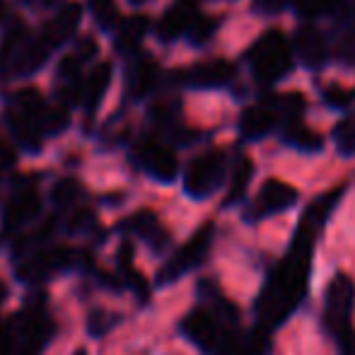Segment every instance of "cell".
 Wrapping results in <instances>:
<instances>
[{"label":"cell","instance_id":"7","mask_svg":"<svg viewBox=\"0 0 355 355\" xmlns=\"http://www.w3.org/2000/svg\"><path fill=\"white\" fill-rule=\"evenodd\" d=\"M297 203V191L290 184L281 182V179H268L261 189H259L257 198H254L252 208H249V220H263L271 218L276 213H283Z\"/></svg>","mask_w":355,"mask_h":355},{"label":"cell","instance_id":"27","mask_svg":"<svg viewBox=\"0 0 355 355\" xmlns=\"http://www.w3.org/2000/svg\"><path fill=\"white\" fill-rule=\"evenodd\" d=\"M215 27H218V22H215V19L198 17L196 22H193V27L189 29V32H191V42H193V44H206L208 39L213 37Z\"/></svg>","mask_w":355,"mask_h":355},{"label":"cell","instance_id":"34","mask_svg":"<svg viewBox=\"0 0 355 355\" xmlns=\"http://www.w3.org/2000/svg\"><path fill=\"white\" fill-rule=\"evenodd\" d=\"M92 223H94L92 213H89V211H83V213H78V215H75V218L71 220V230H75V232H78V230H87Z\"/></svg>","mask_w":355,"mask_h":355},{"label":"cell","instance_id":"2","mask_svg":"<svg viewBox=\"0 0 355 355\" xmlns=\"http://www.w3.org/2000/svg\"><path fill=\"white\" fill-rule=\"evenodd\" d=\"M249 63L257 80L261 83H278L293 68V46L283 32L271 29L266 32L249 51Z\"/></svg>","mask_w":355,"mask_h":355},{"label":"cell","instance_id":"9","mask_svg":"<svg viewBox=\"0 0 355 355\" xmlns=\"http://www.w3.org/2000/svg\"><path fill=\"white\" fill-rule=\"evenodd\" d=\"M290 46H293V53H297V58L307 68H322L329 58L327 39L314 27H300Z\"/></svg>","mask_w":355,"mask_h":355},{"label":"cell","instance_id":"5","mask_svg":"<svg viewBox=\"0 0 355 355\" xmlns=\"http://www.w3.org/2000/svg\"><path fill=\"white\" fill-rule=\"evenodd\" d=\"M213 232H215V225L213 223H206L162 268H159V276H157V285H167V283H174L189 273L191 268L201 266L203 259H206L208 249L213 244Z\"/></svg>","mask_w":355,"mask_h":355},{"label":"cell","instance_id":"37","mask_svg":"<svg viewBox=\"0 0 355 355\" xmlns=\"http://www.w3.org/2000/svg\"><path fill=\"white\" fill-rule=\"evenodd\" d=\"M73 355H87V351H83V348H78V351H75Z\"/></svg>","mask_w":355,"mask_h":355},{"label":"cell","instance_id":"35","mask_svg":"<svg viewBox=\"0 0 355 355\" xmlns=\"http://www.w3.org/2000/svg\"><path fill=\"white\" fill-rule=\"evenodd\" d=\"M94 51H97V44H94L92 39H85V42L80 44V49H78V53H83V58H89Z\"/></svg>","mask_w":355,"mask_h":355},{"label":"cell","instance_id":"21","mask_svg":"<svg viewBox=\"0 0 355 355\" xmlns=\"http://www.w3.org/2000/svg\"><path fill=\"white\" fill-rule=\"evenodd\" d=\"M109 80H112V63H102L97 66V71L89 75L87 80V104L89 107H97L102 102L104 92L109 87Z\"/></svg>","mask_w":355,"mask_h":355},{"label":"cell","instance_id":"16","mask_svg":"<svg viewBox=\"0 0 355 355\" xmlns=\"http://www.w3.org/2000/svg\"><path fill=\"white\" fill-rule=\"evenodd\" d=\"M39 208H42V201L34 191H22L8 203L5 208V215H3V225L8 230H15L19 225H24L27 220L37 218Z\"/></svg>","mask_w":355,"mask_h":355},{"label":"cell","instance_id":"30","mask_svg":"<svg viewBox=\"0 0 355 355\" xmlns=\"http://www.w3.org/2000/svg\"><path fill=\"white\" fill-rule=\"evenodd\" d=\"M290 0H252V10L259 15H266V17H271V15H278L283 12L285 8H288Z\"/></svg>","mask_w":355,"mask_h":355},{"label":"cell","instance_id":"10","mask_svg":"<svg viewBox=\"0 0 355 355\" xmlns=\"http://www.w3.org/2000/svg\"><path fill=\"white\" fill-rule=\"evenodd\" d=\"M201 17L198 15V5L196 0H177L172 8L164 12L162 22H159L157 32H159V39L164 42H172V39L182 37L184 32L193 27V22Z\"/></svg>","mask_w":355,"mask_h":355},{"label":"cell","instance_id":"36","mask_svg":"<svg viewBox=\"0 0 355 355\" xmlns=\"http://www.w3.org/2000/svg\"><path fill=\"white\" fill-rule=\"evenodd\" d=\"M5 297H8V285H5L3 281H0V307H3Z\"/></svg>","mask_w":355,"mask_h":355},{"label":"cell","instance_id":"13","mask_svg":"<svg viewBox=\"0 0 355 355\" xmlns=\"http://www.w3.org/2000/svg\"><path fill=\"white\" fill-rule=\"evenodd\" d=\"M126 227L131 230V232H136L138 237H143L145 242L155 249V252H162V249L169 244L167 230L159 225L157 215L150 213V211H141V213L131 215V218H128V223H126Z\"/></svg>","mask_w":355,"mask_h":355},{"label":"cell","instance_id":"29","mask_svg":"<svg viewBox=\"0 0 355 355\" xmlns=\"http://www.w3.org/2000/svg\"><path fill=\"white\" fill-rule=\"evenodd\" d=\"M338 58L346 63H355V29H348V32L341 34L338 39Z\"/></svg>","mask_w":355,"mask_h":355},{"label":"cell","instance_id":"19","mask_svg":"<svg viewBox=\"0 0 355 355\" xmlns=\"http://www.w3.org/2000/svg\"><path fill=\"white\" fill-rule=\"evenodd\" d=\"M148 17L143 15H136V17H128L126 22H121V29H119V37H116V46L121 51H128V49H136L141 44V39L148 32Z\"/></svg>","mask_w":355,"mask_h":355},{"label":"cell","instance_id":"25","mask_svg":"<svg viewBox=\"0 0 355 355\" xmlns=\"http://www.w3.org/2000/svg\"><path fill=\"white\" fill-rule=\"evenodd\" d=\"M80 193V184L75 179H61V182L53 187L51 196L56 201V206H71V203L78 198Z\"/></svg>","mask_w":355,"mask_h":355},{"label":"cell","instance_id":"17","mask_svg":"<svg viewBox=\"0 0 355 355\" xmlns=\"http://www.w3.org/2000/svg\"><path fill=\"white\" fill-rule=\"evenodd\" d=\"M283 141L302 153H319L324 148V138L302 121H288L283 128Z\"/></svg>","mask_w":355,"mask_h":355},{"label":"cell","instance_id":"4","mask_svg":"<svg viewBox=\"0 0 355 355\" xmlns=\"http://www.w3.org/2000/svg\"><path fill=\"white\" fill-rule=\"evenodd\" d=\"M355 307V283L346 273H336L324 297V327L331 336H341L351 329Z\"/></svg>","mask_w":355,"mask_h":355},{"label":"cell","instance_id":"6","mask_svg":"<svg viewBox=\"0 0 355 355\" xmlns=\"http://www.w3.org/2000/svg\"><path fill=\"white\" fill-rule=\"evenodd\" d=\"M225 182V155L223 153H206L196 157L187 169L184 177V191L191 198H208L223 187Z\"/></svg>","mask_w":355,"mask_h":355},{"label":"cell","instance_id":"11","mask_svg":"<svg viewBox=\"0 0 355 355\" xmlns=\"http://www.w3.org/2000/svg\"><path fill=\"white\" fill-rule=\"evenodd\" d=\"M234 75V66L223 58H215V61L198 63V66L189 68L184 73V83L193 85V87H220V85L230 83Z\"/></svg>","mask_w":355,"mask_h":355},{"label":"cell","instance_id":"38","mask_svg":"<svg viewBox=\"0 0 355 355\" xmlns=\"http://www.w3.org/2000/svg\"><path fill=\"white\" fill-rule=\"evenodd\" d=\"M58 0H44V5H56Z\"/></svg>","mask_w":355,"mask_h":355},{"label":"cell","instance_id":"32","mask_svg":"<svg viewBox=\"0 0 355 355\" xmlns=\"http://www.w3.org/2000/svg\"><path fill=\"white\" fill-rule=\"evenodd\" d=\"M338 338V355H355V334L353 329H348L346 334H341Z\"/></svg>","mask_w":355,"mask_h":355},{"label":"cell","instance_id":"3","mask_svg":"<svg viewBox=\"0 0 355 355\" xmlns=\"http://www.w3.org/2000/svg\"><path fill=\"white\" fill-rule=\"evenodd\" d=\"M230 324H225L213 309L198 307L191 309L182 319V334L198 348L203 355H218L225 338L230 336Z\"/></svg>","mask_w":355,"mask_h":355},{"label":"cell","instance_id":"20","mask_svg":"<svg viewBox=\"0 0 355 355\" xmlns=\"http://www.w3.org/2000/svg\"><path fill=\"white\" fill-rule=\"evenodd\" d=\"M331 138H334V143H336L338 155L353 157L355 155V112L348 114V116H343L341 121L334 126Z\"/></svg>","mask_w":355,"mask_h":355},{"label":"cell","instance_id":"26","mask_svg":"<svg viewBox=\"0 0 355 355\" xmlns=\"http://www.w3.org/2000/svg\"><path fill=\"white\" fill-rule=\"evenodd\" d=\"M114 324H116V317H112V314L92 312L87 319V331H89V336H104Z\"/></svg>","mask_w":355,"mask_h":355},{"label":"cell","instance_id":"14","mask_svg":"<svg viewBox=\"0 0 355 355\" xmlns=\"http://www.w3.org/2000/svg\"><path fill=\"white\" fill-rule=\"evenodd\" d=\"M80 19H83V8H80V3H68L66 8L61 10V15H58L53 22H49V27L42 39L49 44V46L63 44L75 29H78Z\"/></svg>","mask_w":355,"mask_h":355},{"label":"cell","instance_id":"15","mask_svg":"<svg viewBox=\"0 0 355 355\" xmlns=\"http://www.w3.org/2000/svg\"><path fill=\"white\" fill-rule=\"evenodd\" d=\"M53 336V322L44 314H34L32 319L24 327V336H22V348L19 355H39L44 351L49 341Z\"/></svg>","mask_w":355,"mask_h":355},{"label":"cell","instance_id":"39","mask_svg":"<svg viewBox=\"0 0 355 355\" xmlns=\"http://www.w3.org/2000/svg\"><path fill=\"white\" fill-rule=\"evenodd\" d=\"M131 3H136V5H141V3H148V0H131Z\"/></svg>","mask_w":355,"mask_h":355},{"label":"cell","instance_id":"22","mask_svg":"<svg viewBox=\"0 0 355 355\" xmlns=\"http://www.w3.org/2000/svg\"><path fill=\"white\" fill-rule=\"evenodd\" d=\"M157 75H159L157 63H153V61H143L141 66L136 68V73H133V80H131V92L136 94V97H143V94H148L150 89L155 87V83H157Z\"/></svg>","mask_w":355,"mask_h":355},{"label":"cell","instance_id":"31","mask_svg":"<svg viewBox=\"0 0 355 355\" xmlns=\"http://www.w3.org/2000/svg\"><path fill=\"white\" fill-rule=\"evenodd\" d=\"M58 75L80 85V61L75 56H66L61 61V66H58Z\"/></svg>","mask_w":355,"mask_h":355},{"label":"cell","instance_id":"8","mask_svg":"<svg viewBox=\"0 0 355 355\" xmlns=\"http://www.w3.org/2000/svg\"><path fill=\"white\" fill-rule=\"evenodd\" d=\"M138 159H141V164L157 179V182L169 184L177 179V172H179L177 155L169 148H164V145L153 143V141L143 143L141 148H138Z\"/></svg>","mask_w":355,"mask_h":355},{"label":"cell","instance_id":"18","mask_svg":"<svg viewBox=\"0 0 355 355\" xmlns=\"http://www.w3.org/2000/svg\"><path fill=\"white\" fill-rule=\"evenodd\" d=\"M252 174H254V164L249 157H239L237 159V167L232 172V182H230V191L225 196V206H234L244 198L247 193V187L252 182Z\"/></svg>","mask_w":355,"mask_h":355},{"label":"cell","instance_id":"24","mask_svg":"<svg viewBox=\"0 0 355 355\" xmlns=\"http://www.w3.org/2000/svg\"><path fill=\"white\" fill-rule=\"evenodd\" d=\"M295 10H297L302 17H322V15L331 12L336 8V0H293Z\"/></svg>","mask_w":355,"mask_h":355},{"label":"cell","instance_id":"33","mask_svg":"<svg viewBox=\"0 0 355 355\" xmlns=\"http://www.w3.org/2000/svg\"><path fill=\"white\" fill-rule=\"evenodd\" d=\"M12 353V327L10 324H0V355Z\"/></svg>","mask_w":355,"mask_h":355},{"label":"cell","instance_id":"12","mask_svg":"<svg viewBox=\"0 0 355 355\" xmlns=\"http://www.w3.org/2000/svg\"><path fill=\"white\" fill-rule=\"evenodd\" d=\"M278 123V116L271 112L268 104H257V107H247L239 116V133L247 141H259V138L268 136L273 126Z\"/></svg>","mask_w":355,"mask_h":355},{"label":"cell","instance_id":"1","mask_svg":"<svg viewBox=\"0 0 355 355\" xmlns=\"http://www.w3.org/2000/svg\"><path fill=\"white\" fill-rule=\"evenodd\" d=\"M343 189L319 196L312 206L304 211L302 220L297 223V230L293 234L288 254L283 261L268 273V281L259 293L254 302V312L259 319V329L271 334L273 329L283 327L295 309L302 304L304 293L309 285V273H312V254H314V239L322 232L324 223L341 201Z\"/></svg>","mask_w":355,"mask_h":355},{"label":"cell","instance_id":"28","mask_svg":"<svg viewBox=\"0 0 355 355\" xmlns=\"http://www.w3.org/2000/svg\"><path fill=\"white\" fill-rule=\"evenodd\" d=\"M324 99H327L329 107H348V104L353 102V92H348L346 87H341V85H329L327 92H324Z\"/></svg>","mask_w":355,"mask_h":355},{"label":"cell","instance_id":"23","mask_svg":"<svg viewBox=\"0 0 355 355\" xmlns=\"http://www.w3.org/2000/svg\"><path fill=\"white\" fill-rule=\"evenodd\" d=\"M68 121H71V114L66 112L63 107L58 109H44L42 119H39V131L44 133H61L63 128L68 126Z\"/></svg>","mask_w":355,"mask_h":355}]
</instances>
